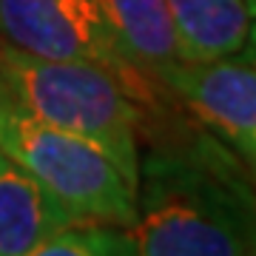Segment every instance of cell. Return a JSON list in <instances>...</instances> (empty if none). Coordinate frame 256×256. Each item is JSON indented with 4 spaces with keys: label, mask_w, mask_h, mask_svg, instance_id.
<instances>
[{
    "label": "cell",
    "mask_w": 256,
    "mask_h": 256,
    "mask_svg": "<svg viewBox=\"0 0 256 256\" xmlns=\"http://www.w3.org/2000/svg\"><path fill=\"white\" fill-rule=\"evenodd\" d=\"M137 254L146 256H256V180L220 146L154 151L140 160Z\"/></svg>",
    "instance_id": "cell-1"
},
{
    "label": "cell",
    "mask_w": 256,
    "mask_h": 256,
    "mask_svg": "<svg viewBox=\"0 0 256 256\" xmlns=\"http://www.w3.org/2000/svg\"><path fill=\"white\" fill-rule=\"evenodd\" d=\"M0 86L32 117L97 146L137 188L142 108L122 80L88 60L37 57L0 40Z\"/></svg>",
    "instance_id": "cell-2"
},
{
    "label": "cell",
    "mask_w": 256,
    "mask_h": 256,
    "mask_svg": "<svg viewBox=\"0 0 256 256\" xmlns=\"http://www.w3.org/2000/svg\"><path fill=\"white\" fill-rule=\"evenodd\" d=\"M0 151L43 182L74 222L131 228L137 188L88 140L32 117L0 86Z\"/></svg>",
    "instance_id": "cell-3"
},
{
    "label": "cell",
    "mask_w": 256,
    "mask_h": 256,
    "mask_svg": "<svg viewBox=\"0 0 256 256\" xmlns=\"http://www.w3.org/2000/svg\"><path fill=\"white\" fill-rule=\"evenodd\" d=\"M0 37L37 57L97 63L140 102L151 97L148 74L122 54L94 0H0Z\"/></svg>",
    "instance_id": "cell-4"
},
{
    "label": "cell",
    "mask_w": 256,
    "mask_h": 256,
    "mask_svg": "<svg viewBox=\"0 0 256 256\" xmlns=\"http://www.w3.org/2000/svg\"><path fill=\"white\" fill-rule=\"evenodd\" d=\"M156 77L236 151L256 180V18L236 52L202 63L176 60Z\"/></svg>",
    "instance_id": "cell-5"
},
{
    "label": "cell",
    "mask_w": 256,
    "mask_h": 256,
    "mask_svg": "<svg viewBox=\"0 0 256 256\" xmlns=\"http://www.w3.org/2000/svg\"><path fill=\"white\" fill-rule=\"evenodd\" d=\"M74 222L68 210L20 162L0 151V256H34L54 230Z\"/></svg>",
    "instance_id": "cell-6"
},
{
    "label": "cell",
    "mask_w": 256,
    "mask_h": 256,
    "mask_svg": "<svg viewBox=\"0 0 256 256\" xmlns=\"http://www.w3.org/2000/svg\"><path fill=\"white\" fill-rule=\"evenodd\" d=\"M176 37V60L202 63L245 43L254 14L245 0H165Z\"/></svg>",
    "instance_id": "cell-7"
},
{
    "label": "cell",
    "mask_w": 256,
    "mask_h": 256,
    "mask_svg": "<svg viewBox=\"0 0 256 256\" xmlns=\"http://www.w3.org/2000/svg\"><path fill=\"white\" fill-rule=\"evenodd\" d=\"M122 54L146 74L176 63V37L165 0H94Z\"/></svg>",
    "instance_id": "cell-8"
},
{
    "label": "cell",
    "mask_w": 256,
    "mask_h": 256,
    "mask_svg": "<svg viewBox=\"0 0 256 256\" xmlns=\"http://www.w3.org/2000/svg\"><path fill=\"white\" fill-rule=\"evenodd\" d=\"M137 254L131 230L106 222H68L54 230L34 256H128Z\"/></svg>",
    "instance_id": "cell-9"
},
{
    "label": "cell",
    "mask_w": 256,
    "mask_h": 256,
    "mask_svg": "<svg viewBox=\"0 0 256 256\" xmlns=\"http://www.w3.org/2000/svg\"><path fill=\"white\" fill-rule=\"evenodd\" d=\"M245 3H248V9H250V14L256 18V0H245Z\"/></svg>",
    "instance_id": "cell-10"
}]
</instances>
